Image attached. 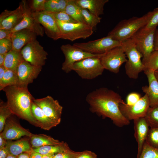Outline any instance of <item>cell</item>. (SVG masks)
I'll return each mask as SVG.
<instances>
[{
    "label": "cell",
    "mask_w": 158,
    "mask_h": 158,
    "mask_svg": "<svg viewBox=\"0 0 158 158\" xmlns=\"http://www.w3.org/2000/svg\"><path fill=\"white\" fill-rule=\"evenodd\" d=\"M85 100L91 112L104 118H110L116 126L122 127L130 124V121L123 116L119 108L120 104L125 102L114 91L100 87L89 93Z\"/></svg>",
    "instance_id": "1"
},
{
    "label": "cell",
    "mask_w": 158,
    "mask_h": 158,
    "mask_svg": "<svg viewBox=\"0 0 158 158\" xmlns=\"http://www.w3.org/2000/svg\"><path fill=\"white\" fill-rule=\"evenodd\" d=\"M3 90L6 96L7 105L13 114L40 128L39 123L31 112L32 105L35 98L29 91L28 86L12 85L5 87Z\"/></svg>",
    "instance_id": "2"
},
{
    "label": "cell",
    "mask_w": 158,
    "mask_h": 158,
    "mask_svg": "<svg viewBox=\"0 0 158 158\" xmlns=\"http://www.w3.org/2000/svg\"><path fill=\"white\" fill-rule=\"evenodd\" d=\"M152 11L142 17H133L120 21L108 34L107 36L121 42L130 39L139 30L148 22Z\"/></svg>",
    "instance_id": "3"
},
{
    "label": "cell",
    "mask_w": 158,
    "mask_h": 158,
    "mask_svg": "<svg viewBox=\"0 0 158 158\" xmlns=\"http://www.w3.org/2000/svg\"><path fill=\"white\" fill-rule=\"evenodd\" d=\"M121 42V46L128 58L125 65L126 74L130 78L136 79L139 73L145 69L141 60L142 55L131 39Z\"/></svg>",
    "instance_id": "4"
},
{
    "label": "cell",
    "mask_w": 158,
    "mask_h": 158,
    "mask_svg": "<svg viewBox=\"0 0 158 158\" xmlns=\"http://www.w3.org/2000/svg\"><path fill=\"white\" fill-rule=\"evenodd\" d=\"M101 57H90L77 62L74 64L72 71L83 79H94L102 75L104 69L101 62Z\"/></svg>",
    "instance_id": "5"
},
{
    "label": "cell",
    "mask_w": 158,
    "mask_h": 158,
    "mask_svg": "<svg viewBox=\"0 0 158 158\" xmlns=\"http://www.w3.org/2000/svg\"><path fill=\"white\" fill-rule=\"evenodd\" d=\"M56 21L60 31L61 39L73 41L80 38L86 39L93 33V28L86 24L65 23Z\"/></svg>",
    "instance_id": "6"
},
{
    "label": "cell",
    "mask_w": 158,
    "mask_h": 158,
    "mask_svg": "<svg viewBox=\"0 0 158 158\" xmlns=\"http://www.w3.org/2000/svg\"><path fill=\"white\" fill-rule=\"evenodd\" d=\"M73 45L90 54H101L114 48L121 46V42L107 36L100 39L86 42L75 43Z\"/></svg>",
    "instance_id": "7"
},
{
    "label": "cell",
    "mask_w": 158,
    "mask_h": 158,
    "mask_svg": "<svg viewBox=\"0 0 158 158\" xmlns=\"http://www.w3.org/2000/svg\"><path fill=\"white\" fill-rule=\"evenodd\" d=\"M60 48L65 58L61 69L66 73L72 71L73 66L75 62L90 57H101L103 54H90L69 44L62 45Z\"/></svg>",
    "instance_id": "8"
},
{
    "label": "cell",
    "mask_w": 158,
    "mask_h": 158,
    "mask_svg": "<svg viewBox=\"0 0 158 158\" xmlns=\"http://www.w3.org/2000/svg\"><path fill=\"white\" fill-rule=\"evenodd\" d=\"M156 28L148 31H143L140 29L130 38L142 55L143 64L154 50V37Z\"/></svg>",
    "instance_id": "9"
},
{
    "label": "cell",
    "mask_w": 158,
    "mask_h": 158,
    "mask_svg": "<svg viewBox=\"0 0 158 158\" xmlns=\"http://www.w3.org/2000/svg\"><path fill=\"white\" fill-rule=\"evenodd\" d=\"M21 53L25 61L32 65L41 67L45 65L48 55L36 39L25 45Z\"/></svg>",
    "instance_id": "10"
},
{
    "label": "cell",
    "mask_w": 158,
    "mask_h": 158,
    "mask_svg": "<svg viewBox=\"0 0 158 158\" xmlns=\"http://www.w3.org/2000/svg\"><path fill=\"white\" fill-rule=\"evenodd\" d=\"M126 57L121 46L114 48L103 54L100 59L104 69L117 73L122 65L127 61Z\"/></svg>",
    "instance_id": "11"
},
{
    "label": "cell",
    "mask_w": 158,
    "mask_h": 158,
    "mask_svg": "<svg viewBox=\"0 0 158 158\" xmlns=\"http://www.w3.org/2000/svg\"><path fill=\"white\" fill-rule=\"evenodd\" d=\"M33 101L57 125L60 123L63 107L57 100L47 95L41 98H35Z\"/></svg>",
    "instance_id": "12"
},
{
    "label": "cell",
    "mask_w": 158,
    "mask_h": 158,
    "mask_svg": "<svg viewBox=\"0 0 158 158\" xmlns=\"http://www.w3.org/2000/svg\"><path fill=\"white\" fill-rule=\"evenodd\" d=\"M32 15L36 21L43 26L44 32L48 37L54 40L61 39L60 30L51 13L45 11H33Z\"/></svg>",
    "instance_id": "13"
},
{
    "label": "cell",
    "mask_w": 158,
    "mask_h": 158,
    "mask_svg": "<svg viewBox=\"0 0 158 158\" xmlns=\"http://www.w3.org/2000/svg\"><path fill=\"white\" fill-rule=\"evenodd\" d=\"M150 107L149 98L146 94L133 105H128L124 103L120 104L119 105L121 113L129 121L144 117Z\"/></svg>",
    "instance_id": "14"
},
{
    "label": "cell",
    "mask_w": 158,
    "mask_h": 158,
    "mask_svg": "<svg viewBox=\"0 0 158 158\" xmlns=\"http://www.w3.org/2000/svg\"><path fill=\"white\" fill-rule=\"evenodd\" d=\"M23 11V18L20 22L11 30V33L23 29L29 30L37 36H43L44 31L43 27L35 20L32 15V10L26 0L21 2Z\"/></svg>",
    "instance_id": "15"
},
{
    "label": "cell",
    "mask_w": 158,
    "mask_h": 158,
    "mask_svg": "<svg viewBox=\"0 0 158 158\" xmlns=\"http://www.w3.org/2000/svg\"><path fill=\"white\" fill-rule=\"evenodd\" d=\"M42 69V67L32 65L24 61L20 65L17 70L18 85L28 86L37 78Z\"/></svg>",
    "instance_id": "16"
},
{
    "label": "cell",
    "mask_w": 158,
    "mask_h": 158,
    "mask_svg": "<svg viewBox=\"0 0 158 158\" xmlns=\"http://www.w3.org/2000/svg\"><path fill=\"white\" fill-rule=\"evenodd\" d=\"M23 16L22 5L13 11L4 10L0 15V29L11 30L22 20Z\"/></svg>",
    "instance_id": "17"
},
{
    "label": "cell",
    "mask_w": 158,
    "mask_h": 158,
    "mask_svg": "<svg viewBox=\"0 0 158 158\" xmlns=\"http://www.w3.org/2000/svg\"><path fill=\"white\" fill-rule=\"evenodd\" d=\"M10 117L7 119L4 129L0 133L3 138L7 140H11L24 136L30 138L33 134Z\"/></svg>",
    "instance_id": "18"
},
{
    "label": "cell",
    "mask_w": 158,
    "mask_h": 158,
    "mask_svg": "<svg viewBox=\"0 0 158 158\" xmlns=\"http://www.w3.org/2000/svg\"><path fill=\"white\" fill-rule=\"evenodd\" d=\"M148 82V86H143V92L148 96L150 107L158 106V82L156 79L153 71L145 70L144 71Z\"/></svg>",
    "instance_id": "19"
},
{
    "label": "cell",
    "mask_w": 158,
    "mask_h": 158,
    "mask_svg": "<svg viewBox=\"0 0 158 158\" xmlns=\"http://www.w3.org/2000/svg\"><path fill=\"white\" fill-rule=\"evenodd\" d=\"M133 121L134 135L138 145L137 157L138 158L145 141L149 130V126L144 117L137 118Z\"/></svg>",
    "instance_id": "20"
},
{
    "label": "cell",
    "mask_w": 158,
    "mask_h": 158,
    "mask_svg": "<svg viewBox=\"0 0 158 158\" xmlns=\"http://www.w3.org/2000/svg\"><path fill=\"white\" fill-rule=\"evenodd\" d=\"M37 35L31 30L23 29L12 33L11 36L13 49L21 51L27 44L36 39Z\"/></svg>",
    "instance_id": "21"
},
{
    "label": "cell",
    "mask_w": 158,
    "mask_h": 158,
    "mask_svg": "<svg viewBox=\"0 0 158 158\" xmlns=\"http://www.w3.org/2000/svg\"><path fill=\"white\" fill-rule=\"evenodd\" d=\"M5 147L9 154L18 156L22 153L28 152L32 150L30 139L27 138H21L16 141L7 140Z\"/></svg>",
    "instance_id": "22"
},
{
    "label": "cell",
    "mask_w": 158,
    "mask_h": 158,
    "mask_svg": "<svg viewBox=\"0 0 158 158\" xmlns=\"http://www.w3.org/2000/svg\"><path fill=\"white\" fill-rule=\"evenodd\" d=\"M80 7L88 10L93 14L99 16L104 14V8L108 0H75Z\"/></svg>",
    "instance_id": "23"
},
{
    "label": "cell",
    "mask_w": 158,
    "mask_h": 158,
    "mask_svg": "<svg viewBox=\"0 0 158 158\" xmlns=\"http://www.w3.org/2000/svg\"><path fill=\"white\" fill-rule=\"evenodd\" d=\"M31 111L34 117L39 123L41 128L48 130L57 126L46 116L42 109L33 101L32 105Z\"/></svg>",
    "instance_id": "24"
},
{
    "label": "cell",
    "mask_w": 158,
    "mask_h": 158,
    "mask_svg": "<svg viewBox=\"0 0 158 158\" xmlns=\"http://www.w3.org/2000/svg\"><path fill=\"white\" fill-rule=\"evenodd\" d=\"M24 61L21 51L13 49L6 54L4 66L7 69L17 72L19 66Z\"/></svg>",
    "instance_id": "25"
},
{
    "label": "cell",
    "mask_w": 158,
    "mask_h": 158,
    "mask_svg": "<svg viewBox=\"0 0 158 158\" xmlns=\"http://www.w3.org/2000/svg\"><path fill=\"white\" fill-rule=\"evenodd\" d=\"M30 138V142L32 148L40 147L61 144L63 141L54 139L44 134H33Z\"/></svg>",
    "instance_id": "26"
},
{
    "label": "cell",
    "mask_w": 158,
    "mask_h": 158,
    "mask_svg": "<svg viewBox=\"0 0 158 158\" xmlns=\"http://www.w3.org/2000/svg\"><path fill=\"white\" fill-rule=\"evenodd\" d=\"M35 152L43 155L51 154L63 152L70 149L67 143L63 142L61 144L47 145L33 148Z\"/></svg>",
    "instance_id": "27"
},
{
    "label": "cell",
    "mask_w": 158,
    "mask_h": 158,
    "mask_svg": "<svg viewBox=\"0 0 158 158\" xmlns=\"http://www.w3.org/2000/svg\"><path fill=\"white\" fill-rule=\"evenodd\" d=\"M64 11L78 23L86 24L80 12V7L76 4L75 0H68Z\"/></svg>",
    "instance_id": "28"
},
{
    "label": "cell",
    "mask_w": 158,
    "mask_h": 158,
    "mask_svg": "<svg viewBox=\"0 0 158 158\" xmlns=\"http://www.w3.org/2000/svg\"><path fill=\"white\" fill-rule=\"evenodd\" d=\"M68 0H46L44 11L54 13L64 11Z\"/></svg>",
    "instance_id": "29"
},
{
    "label": "cell",
    "mask_w": 158,
    "mask_h": 158,
    "mask_svg": "<svg viewBox=\"0 0 158 158\" xmlns=\"http://www.w3.org/2000/svg\"><path fill=\"white\" fill-rule=\"evenodd\" d=\"M18 82L17 72L7 69L3 78L0 80V90H3L8 86L18 85Z\"/></svg>",
    "instance_id": "30"
},
{
    "label": "cell",
    "mask_w": 158,
    "mask_h": 158,
    "mask_svg": "<svg viewBox=\"0 0 158 158\" xmlns=\"http://www.w3.org/2000/svg\"><path fill=\"white\" fill-rule=\"evenodd\" d=\"M83 19L86 23L93 28L101 22L102 18L92 13L86 8L80 7Z\"/></svg>",
    "instance_id": "31"
},
{
    "label": "cell",
    "mask_w": 158,
    "mask_h": 158,
    "mask_svg": "<svg viewBox=\"0 0 158 158\" xmlns=\"http://www.w3.org/2000/svg\"><path fill=\"white\" fill-rule=\"evenodd\" d=\"M144 117L150 128H158V106L150 107Z\"/></svg>",
    "instance_id": "32"
},
{
    "label": "cell",
    "mask_w": 158,
    "mask_h": 158,
    "mask_svg": "<svg viewBox=\"0 0 158 158\" xmlns=\"http://www.w3.org/2000/svg\"><path fill=\"white\" fill-rule=\"evenodd\" d=\"M13 114L7 103L1 101L0 103V132L3 130L7 119Z\"/></svg>",
    "instance_id": "33"
},
{
    "label": "cell",
    "mask_w": 158,
    "mask_h": 158,
    "mask_svg": "<svg viewBox=\"0 0 158 158\" xmlns=\"http://www.w3.org/2000/svg\"><path fill=\"white\" fill-rule=\"evenodd\" d=\"M144 65L145 66L144 70L154 71L158 69V50H155L152 52Z\"/></svg>",
    "instance_id": "34"
},
{
    "label": "cell",
    "mask_w": 158,
    "mask_h": 158,
    "mask_svg": "<svg viewBox=\"0 0 158 158\" xmlns=\"http://www.w3.org/2000/svg\"><path fill=\"white\" fill-rule=\"evenodd\" d=\"M138 158H158V148L150 146L145 142Z\"/></svg>",
    "instance_id": "35"
},
{
    "label": "cell",
    "mask_w": 158,
    "mask_h": 158,
    "mask_svg": "<svg viewBox=\"0 0 158 158\" xmlns=\"http://www.w3.org/2000/svg\"><path fill=\"white\" fill-rule=\"evenodd\" d=\"M145 142L150 146L158 148V128L149 129Z\"/></svg>",
    "instance_id": "36"
},
{
    "label": "cell",
    "mask_w": 158,
    "mask_h": 158,
    "mask_svg": "<svg viewBox=\"0 0 158 158\" xmlns=\"http://www.w3.org/2000/svg\"><path fill=\"white\" fill-rule=\"evenodd\" d=\"M152 14L147 23L140 28L142 30L148 31L157 28L158 26V8L152 11Z\"/></svg>",
    "instance_id": "37"
},
{
    "label": "cell",
    "mask_w": 158,
    "mask_h": 158,
    "mask_svg": "<svg viewBox=\"0 0 158 158\" xmlns=\"http://www.w3.org/2000/svg\"><path fill=\"white\" fill-rule=\"evenodd\" d=\"M52 13L55 19L63 23H78L64 11Z\"/></svg>",
    "instance_id": "38"
},
{
    "label": "cell",
    "mask_w": 158,
    "mask_h": 158,
    "mask_svg": "<svg viewBox=\"0 0 158 158\" xmlns=\"http://www.w3.org/2000/svg\"><path fill=\"white\" fill-rule=\"evenodd\" d=\"M13 49L11 40L10 38L0 40V54H6Z\"/></svg>",
    "instance_id": "39"
},
{
    "label": "cell",
    "mask_w": 158,
    "mask_h": 158,
    "mask_svg": "<svg viewBox=\"0 0 158 158\" xmlns=\"http://www.w3.org/2000/svg\"><path fill=\"white\" fill-rule=\"evenodd\" d=\"M81 152H76L71 149L65 152L54 155L53 158H77Z\"/></svg>",
    "instance_id": "40"
},
{
    "label": "cell",
    "mask_w": 158,
    "mask_h": 158,
    "mask_svg": "<svg viewBox=\"0 0 158 158\" xmlns=\"http://www.w3.org/2000/svg\"><path fill=\"white\" fill-rule=\"evenodd\" d=\"M46 0H33L32 1L30 8L34 12L44 11L45 4Z\"/></svg>",
    "instance_id": "41"
},
{
    "label": "cell",
    "mask_w": 158,
    "mask_h": 158,
    "mask_svg": "<svg viewBox=\"0 0 158 158\" xmlns=\"http://www.w3.org/2000/svg\"><path fill=\"white\" fill-rule=\"evenodd\" d=\"M141 98L140 95L138 93L133 92L129 94L126 97V104L132 105L137 103Z\"/></svg>",
    "instance_id": "42"
},
{
    "label": "cell",
    "mask_w": 158,
    "mask_h": 158,
    "mask_svg": "<svg viewBox=\"0 0 158 158\" xmlns=\"http://www.w3.org/2000/svg\"><path fill=\"white\" fill-rule=\"evenodd\" d=\"M77 158H97V155L94 152L89 150L81 152Z\"/></svg>",
    "instance_id": "43"
},
{
    "label": "cell",
    "mask_w": 158,
    "mask_h": 158,
    "mask_svg": "<svg viewBox=\"0 0 158 158\" xmlns=\"http://www.w3.org/2000/svg\"><path fill=\"white\" fill-rule=\"evenodd\" d=\"M11 30L0 29V40L5 38L11 39Z\"/></svg>",
    "instance_id": "44"
},
{
    "label": "cell",
    "mask_w": 158,
    "mask_h": 158,
    "mask_svg": "<svg viewBox=\"0 0 158 158\" xmlns=\"http://www.w3.org/2000/svg\"><path fill=\"white\" fill-rule=\"evenodd\" d=\"M29 154L30 158H42L43 155L34 151L32 149L30 152H28Z\"/></svg>",
    "instance_id": "45"
},
{
    "label": "cell",
    "mask_w": 158,
    "mask_h": 158,
    "mask_svg": "<svg viewBox=\"0 0 158 158\" xmlns=\"http://www.w3.org/2000/svg\"><path fill=\"white\" fill-rule=\"evenodd\" d=\"M9 154L5 147L0 149V158H6Z\"/></svg>",
    "instance_id": "46"
},
{
    "label": "cell",
    "mask_w": 158,
    "mask_h": 158,
    "mask_svg": "<svg viewBox=\"0 0 158 158\" xmlns=\"http://www.w3.org/2000/svg\"><path fill=\"white\" fill-rule=\"evenodd\" d=\"M154 48L155 50H158V29L156 28L154 37Z\"/></svg>",
    "instance_id": "47"
},
{
    "label": "cell",
    "mask_w": 158,
    "mask_h": 158,
    "mask_svg": "<svg viewBox=\"0 0 158 158\" xmlns=\"http://www.w3.org/2000/svg\"><path fill=\"white\" fill-rule=\"evenodd\" d=\"M7 140H6L0 135V149L4 148L5 147Z\"/></svg>",
    "instance_id": "48"
},
{
    "label": "cell",
    "mask_w": 158,
    "mask_h": 158,
    "mask_svg": "<svg viewBox=\"0 0 158 158\" xmlns=\"http://www.w3.org/2000/svg\"><path fill=\"white\" fill-rule=\"evenodd\" d=\"M6 70L4 65L0 66V80L3 78Z\"/></svg>",
    "instance_id": "49"
},
{
    "label": "cell",
    "mask_w": 158,
    "mask_h": 158,
    "mask_svg": "<svg viewBox=\"0 0 158 158\" xmlns=\"http://www.w3.org/2000/svg\"><path fill=\"white\" fill-rule=\"evenodd\" d=\"M17 156L18 158H30L29 154L28 152L22 153Z\"/></svg>",
    "instance_id": "50"
},
{
    "label": "cell",
    "mask_w": 158,
    "mask_h": 158,
    "mask_svg": "<svg viewBox=\"0 0 158 158\" xmlns=\"http://www.w3.org/2000/svg\"><path fill=\"white\" fill-rule=\"evenodd\" d=\"M6 54H0V66L4 65Z\"/></svg>",
    "instance_id": "51"
},
{
    "label": "cell",
    "mask_w": 158,
    "mask_h": 158,
    "mask_svg": "<svg viewBox=\"0 0 158 158\" xmlns=\"http://www.w3.org/2000/svg\"><path fill=\"white\" fill-rule=\"evenodd\" d=\"M55 154H47L43 155L42 158H53Z\"/></svg>",
    "instance_id": "52"
},
{
    "label": "cell",
    "mask_w": 158,
    "mask_h": 158,
    "mask_svg": "<svg viewBox=\"0 0 158 158\" xmlns=\"http://www.w3.org/2000/svg\"><path fill=\"white\" fill-rule=\"evenodd\" d=\"M154 75L156 79L158 82V69L154 71Z\"/></svg>",
    "instance_id": "53"
},
{
    "label": "cell",
    "mask_w": 158,
    "mask_h": 158,
    "mask_svg": "<svg viewBox=\"0 0 158 158\" xmlns=\"http://www.w3.org/2000/svg\"><path fill=\"white\" fill-rule=\"evenodd\" d=\"M6 158H18L17 156L9 154Z\"/></svg>",
    "instance_id": "54"
}]
</instances>
